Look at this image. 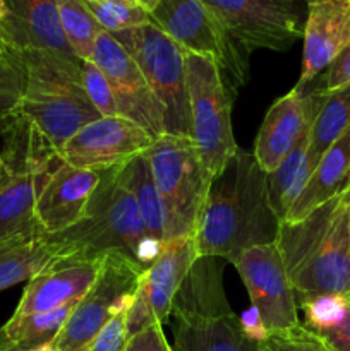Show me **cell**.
<instances>
[{"instance_id":"f546056e","label":"cell","mask_w":350,"mask_h":351,"mask_svg":"<svg viewBox=\"0 0 350 351\" xmlns=\"http://www.w3.org/2000/svg\"><path fill=\"white\" fill-rule=\"evenodd\" d=\"M347 307L349 302L345 295H321L299 305V308L304 312L302 324L314 335L336 328L345 317Z\"/></svg>"},{"instance_id":"8fae6325","label":"cell","mask_w":350,"mask_h":351,"mask_svg":"<svg viewBox=\"0 0 350 351\" xmlns=\"http://www.w3.org/2000/svg\"><path fill=\"white\" fill-rule=\"evenodd\" d=\"M143 273V267L124 254H105L98 278L88 293L74 305L51 348L88 351L106 322L132 304Z\"/></svg>"},{"instance_id":"60d3db41","label":"cell","mask_w":350,"mask_h":351,"mask_svg":"<svg viewBox=\"0 0 350 351\" xmlns=\"http://www.w3.org/2000/svg\"><path fill=\"white\" fill-rule=\"evenodd\" d=\"M3 175H5V163H3L2 156H0V182H2Z\"/></svg>"},{"instance_id":"7c38bea8","label":"cell","mask_w":350,"mask_h":351,"mask_svg":"<svg viewBox=\"0 0 350 351\" xmlns=\"http://www.w3.org/2000/svg\"><path fill=\"white\" fill-rule=\"evenodd\" d=\"M223 29L247 53L287 51L304 34L305 16L297 0H202Z\"/></svg>"},{"instance_id":"bcb514c9","label":"cell","mask_w":350,"mask_h":351,"mask_svg":"<svg viewBox=\"0 0 350 351\" xmlns=\"http://www.w3.org/2000/svg\"><path fill=\"white\" fill-rule=\"evenodd\" d=\"M0 58H2V53H0Z\"/></svg>"},{"instance_id":"603a6c76","label":"cell","mask_w":350,"mask_h":351,"mask_svg":"<svg viewBox=\"0 0 350 351\" xmlns=\"http://www.w3.org/2000/svg\"><path fill=\"white\" fill-rule=\"evenodd\" d=\"M64 247L45 233L19 237L0 243V291L33 280L57 257Z\"/></svg>"},{"instance_id":"9a60e30c","label":"cell","mask_w":350,"mask_h":351,"mask_svg":"<svg viewBox=\"0 0 350 351\" xmlns=\"http://www.w3.org/2000/svg\"><path fill=\"white\" fill-rule=\"evenodd\" d=\"M91 62L108 81L120 117L143 127L154 141L167 134L161 108L146 77L115 36L106 31L100 33Z\"/></svg>"},{"instance_id":"4dcf8cb0","label":"cell","mask_w":350,"mask_h":351,"mask_svg":"<svg viewBox=\"0 0 350 351\" xmlns=\"http://www.w3.org/2000/svg\"><path fill=\"white\" fill-rule=\"evenodd\" d=\"M26 75L21 62L9 53L0 58V127L17 113L24 95Z\"/></svg>"},{"instance_id":"44dd1931","label":"cell","mask_w":350,"mask_h":351,"mask_svg":"<svg viewBox=\"0 0 350 351\" xmlns=\"http://www.w3.org/2000/svg\"><path fill=\"white\" fill-rule=\"evenodd\" d=\"M302 71L295 89H304L329 67L350 40V0H312L304 24Z\"/></svg>"},{"instance_id":"f35d334b","label":"cell","mask_w":350,"mask_h":351,"mask_svg":"<svg viewBox=\"0 0 350 351\" xmlns=\"http://www.w3.org/2000/svg\"><path fill=\"white\" fill-rule=\"evenodd\" d=\"M136 2L139 3V5H143L144 9H146L148 12H150V10L154 7V3H156V0H136Z\"/></svg>"},{"instance_id":"f6af8a7d","label":"cell","mask_w":350,"mask_h":351,"mask_svg":"<svg viewBox=\"0 0 350 351\" xmlns=\"http://www.w3.org/2000/svg\"><path fill=\"white\" fill-rule=\"evenodd\" d=\"M304 2H307V3H311V2H312V0H304Z\"/></svg>"},{"instance_id":"8992f818","label":"cell","mask_w":350,"mask_h":351,"mask_svg":"<svg viewBox=\"0 0 350 351\" xmlns=\"http://www.w3.org/2000/svg\"><path fill=\"white\" fill-rule=\"evenodd\" d=\"M5 149L0 154L5 175L0 182V243L43 233L36 223L38 194L62 158L21 115L0 127Z\"/></svg>"},{"instance_id":"52a82bcc","label":"cell","mask_w":350,"mask_h":351,"mask_svg":"<svg viewBox=\"0 0 350 351\" xmlns=\"http://www.w3.org/2000/svg\"><path fill=\"white\" fill-rule=\"evenodd\" d=\"M165 211V243L194 237L209 178L189 136L165 134L146 151Z\"/></svg>"},{"instance_id":"83f0119b","label":"cell","mask_w":350,"mask_h":351,"mask_svg":"<svg viewBox=\"0 0 350 351\" xmlns=\"http://www.w3.org/2000/svg\"><path fill=\"white\" fill-rule=\"evenodd\" d=\"M57 7L69 47L82 62H91L95 43L103 29L82 0H57Z\"/></svg>"},{"instance_id":"5b68a950","label":"cell","mask_w":350,"mask_h":351,"mask_svg":"<svg viewBox=\"0 0 350 351\" xmlns=\"http://www.w3.org/2000/svg\"><path fill=\"white\" fill-rule=\"evenodd\" d=\"M225 261L198 257L172 305L174 351H259L223 291Z\"/></svg>"},{"instance_id":"2e32d148","label":"cell","mask_w":350,"mask_h":351,"mask_svg":"<svg viewBox=\"0 0 350 351\" xmlns=\"http://www.w3.org/2000/svg\"><path fill=\"white\" fill-rule=\"evenodd\" d=\"M153 143L143 127L126 117H100L67 141L60 158L75 168L103 171L144 154Z\"/></svg>"},{"instance_id":"6da1fadb","label":"cell","mask_w":350,"mask_h":351,"mask_svg":"<svg viewBox=\"0 0 350 351\" xmlns=\"http://www.w3.org/2000/svg\"><path fill=\"white\" fill-rule=\"evenodd\" d=\"M278 221L270 202L268 173L253 153L237 151L209 184L194 242L199 257L232 263L250 247L277 242Z\"/></svg>"},{"instance_id":"ffe728a7","label":"cell","mask_w":350,"mask_h":351,"mask_svg":"<svg viewBox=\"0 0 350 351\" xmlns=\"http://www.w3.org/2000/svg\"><path fill=\"white\" fill-rule=\"evenodd\" d=\"M102 173L62 163L50 173L38 194L34 215L41 232L60 235L78 225L86 215L89 199L100 184Z\"/></svg>"},{"instance_id":"4316f807","label":"cell","mask_w":350,"mask_h":351,"mask_svg":"<svg viewBox=\"0 0 350 351\" xmlns=\"http://www.w3.org/2000/svg\"><path fill=\"white\" fill-rule=\"evenodd\" d=\"M350 125V86L326 95L309 137V163L312 171L329 146Z\"/></svg>"},{"instance_id":"f1b7e54d","label":"cell","mask_w":350,"mask_h":351,"mask_svg":"<svg viewBox=\"0 0 350 351\" xmlns=\"http://www.w3.org/2000/svg\"><path fill=\"white\" fill-rule=\"evenodd\" d=\"M96 23L110 34L151 23L150 12L136 0H82Z\"/></svg>"},{"instance_id":"ac0fdd59","label":"cell","mask_w":350,"mask_h":351,"mask_svg":"<svg viewBox=\"0 0 350 351\" xmlns=\"http://www.w3.org/2000/svg\"><path fill=\"white\" fill-rule=\"evenodd\" d=\"M323 101L325 93L319 89L305 95L302 89L294 88L270 106L257 130L253 151L266 173L277 170L299 141L312 129Z\"/></svg>"},{"instance_id":"3957f363","label":"cell","mask_w":350,"mask_h":351,"mask_svg":"<svg viewBox=\"0 0 350 351\" xmlns=\"http://www.w3.org/2000/svg\"><path fill=\"white\" fill-rule=\"evenodd\" d=\"M120 167L100 171L102 178L81 221L60 235L50 237L67 256L102 257L119 252L148 269L163 243L150 239L136 199L119 177Z\"/></svg>"},{"instance_id":"ab89813d","label":"cell","mask_w":350,"mask_h":351,"mask_svg":"<svg viewBox=\"0 0 350 351\" xmlns=\"http://www.w3.org/2000/svg\"><path fill=\"white\" fill-rule=\"evenodd\" d=\"M7 14V5H5V0H0V23L3 21V17H5Z\"/></svg>"},{"instance_id":"b9f144b4","label":"cell","mask_w":350,"mask_h":351,"mask_svg":"<svg viewBox=\"0 0 350 351\" xmlns=\"http://www.w3.org/2000/svg\"><path fill=\"white\" fill-rule=\"evenodd\" d=\"M33 351H55V350L51 348V345H48V346H43V348H40V350H33Z\"/></svg>"},{"instance_id":"1f68e13d","label":"cell","mask_w":350,"mask_h":351,"mask_svg":"<svg viewBox=\"0 0 350 351\" xmlns=\"http://www.w3.org/2000/svg\"><path fill=\"white\" fill-rule=\"evenodd\" d=\"M79 84L84 89L89 101H91L93 105H95V108L102 113V117L119 115L115 98H113V93L112 89H110L108 81H106L103 72L100 71L93 62H82Z\"/></svg>"},{"instance_id":"d590c367","label":"cell","mask_w":350,"mask_h":351,"mask_svg":"<svg viewBox=\"0 0 350 351\" xmlns=\"http://www.w3.org/2000/svg\"><path fill=\"white\" fill-rule=\"evenodd\" d=\"M347 86H350V40L345 48L340 51L338 57L326 69L325 77H323V88L319 91L328 95V93L338 91Z\"/></svg>"},{"instance_id":"7402d4cb","label":"cell","mask_w":350,"mask_h":351,"mask_svg":"<svg viewBox=\"0 0 350 351\" xmlns=\"http://www.w3.org/2000/svg\"><path fill=\"white\" fill-rule=\"evenodd\" d=\"M350 189V125L326 149L283 223L297 221Z\"/></svg>"},{"instance_id":"7a4b0ae2","label":"cell","mask_w":350,"mask_h":351,"mask_svg":"<svg viewBox=\"0 0 350 351\" xmlns=\"http://www.w3.org/2000/svg\"><path fill=\"white\" fill-rule=\"evenodd\" d=\"M350 189L304 218L280 223L277 247L297 304L350 293Z\"/></svg>"},{"instance_id":"74e56055","label":"cell","mask_w":350,"mask_h":351,"mask_svg":"<svg viewBox=\"0 0 350 351\" xmlns=\"http://www.w3.org/2000/svg\"><path fill=\"white\" fill-rule=\"evenodd\" d=\"M240 317V324H242L244 332H246L247 338L254 343H261L264 339L270 338V332H268L266 326H264L263 319L257 314V311L254 307H249L246 312H242Z\"/></svg>"},{"instance_id":"5bb4252c","label":"cell","mask_w":350,"mask_h":351,"mask_svg":"<svg viewBox=\"0 0 350 351\" xmlns=\"http://www.w3.org/2000/svg\"><path fill=\"white\" fill-rule=\"evenodd\" d=\"M194 237L163 243L160 256L141 276L132 304L127 312V332H134L151 324H167L170 321L175 295L180 290L198 261Z\"/></svg>"},{"instance_id":"30bf717a","label":"cell","mask_w":350,"mask_h":351,"mask_svg":"<svg viewBox=\"0 0 350 351\" xmlns=\"http://www.w3.org/2000/svg\"><path fill=\"white\" fill-rule=\"evenodd\" d=\"M191 139L209 178H215L239 151L232 129V95L215 60L185 51Z\"/></svg>"},{"instance_id":"9c48e42d","label":"cell","mask_w":350,"mask_h":351,"mask_svg":"<svg viewBox=\"0 0 350 351\" xmlns=\"http://www.w3.org/2000/svg\"><path fill=\"white\" fill-rule=\"evenodd\" d=\"M146 77L163 115L165 132L191 137L185 51L153 23L112 34Z\"/></svg>"},{"instance_id":"cb8c5ba5","label":"cell","mask_w":350,"mask_h":351,"mask_svg":"<svg viewBox=\"0 0 350 351\" xmlns=\"http://www.w3.org/2000/svg\"><path fill=\"white\" fill-rule=\"evenodd\" d=\"M75 304L41 314L14 315L0 326V351H33L51 345Z\"/></svg>"},{"instance_id":"e575fe53","label":"cell","mask_w":350,"mask_h":351,"mask_svg":"<svg viewBox=\"0 0 350 351\" xmlns=\"http://www.w3.org/2000/svg\"><path fill=\"white\" fill-rule=\"evenodd\" d=\"M124 351H174L163 332L161 324H151L134 332L127 339Z\"/></svg>"},{"instance_id":"484cf974","label":"cell","mask_w":350,"mask_h":351,"mask_svg":"<svg viewBox=\"0 0 350 351\" xmlns=\"http://www.w3.org/2000/svg\"><path fill=\"white\" fill-rule=\"evenodd\" d=\"M119 177L136 199L148 237L156 240V242L165 243L163 202H161L160 192H158L156 182H154L146 154H139V156L132 158L126 165H122L119 170Z\"/></svg>"},{"instance_id":"ba28073f","label":"cell","mask_w":350,"mask_h":351,"mask_svg":"<svg viewBox=\"0 0 350 351\" xmlns=\"http://www.w3.org/2000/svg\"><path fill=\"white\" fill-rule=\"evenodd\" d=\"M150 17L184 51L213 58L232 98L247 84L249 53L226 34L202 0H156Z\"/></svg>"},{"instance_id":"ee69618b","label":"cell","mask_w":350,"mask_h":351,"mask_svg":"<svg viewBox=\"0 0 350 351\" xmlns=\"http://www.w3.org/2000/svg\"><path fill=\"white\" fill-rule=\"evenodd\" d=\"M345 298H347V302H349V304H350V293H347Z\"/></svg>"},{"instance_id":"277c9868","label":"cell","mask_w":350,"mask_h":351,"mask_svg":"<svg viewBox=\"0 0 350 351\" xmlns=\"http://www.w3.org/2000/svg\"><path fill=\"white\" fill-rule=\"evenodd\" d=\"M21 62L26 75L17 115L31 123L60 154L78 130L102 113L79 84L82 60L47 53H9Z\"/></svg>"},{"instance_id":"e0dca14e","label":"cell","mask_w":350,"mask_h":351,"mask_svg":"<svg viewBox=\"0 0 350 351\" xmlns=\"http://www.w3.org/2000/svg\"><path fill=\"white\" fill-rule=\"evenodd\" d=\"M5 5L0 53H47L81 60L64 36L57 0H5Z\"/></svg>"},{"instance_id":"d4e9b609","label":"cell","mask_w":350,"mask_h":351,"mask_svg":"<svg viewBox=\"0 0 350 351\" xmlns=\"http://www.w3.org/2000/svg\"><path fill=\"white\" fill-rule=\"evenodd\" d=\"M309 137L311 130L299 141L297 146L281 161L280 167L268 173L270 202L280 223L287 218L288 211L302 194L312 175V167L309 163Z\"/></svg>"},{"instance_id":"d6986e66","label":"cell","mask_w":350,"mask_h":351,"mask_svg":"<svg viewBox=\"0 0 350 351\" xmlns=\"http://www.w3.org/2000/svg\"><path fill=\"white\" fill-rule=\"evenodd\" d=\"M103 257L60 256L27 281L14 315L41 314L78 304L102 269Z\"/></svg>"},{"instance_id":"7bdbcfd3","label":"cell","mask_w":350,"mask_h":351,"mask_svg":"<svg viewBox=\"0 0 350 351\" xmlns=\"http://www.w3.org/2000/svg\"><path fill=\"white\" fill-rule=\"evenodd\" d=\"M349 237H350V204H349Z\"/></svg>"},{"instance_id":"836d02e7","label":"cell","mask_w":350,"mask_h":351,"mask_svg":"<svg viewBox=\"0 0 350 351\" xmlns=\"http://www.w3.org/2000/svg\"><path fill=\"white\" fill-rule=\"evenodd\" d=\"M130 305L117 312L105 328L98 332L88 351H124L126 350L129 332H127V312Z\"/></svg>"},{"instance_id":"4fadbf2b","label":"cell","mask_w":350,"mask_h":351,"mask_svg":"<svg viewBox=\"0 0 350 351\" xmlns=\"http://www.w3.org/2000/svg\"><path fill=\"white\" fill-rule=\"evenodd\" d=\"M230 264L244 281L250 307L261 315L270 336L285 335L302 324L299 321L297 297L277 243L250 247Z\"/></svg>"},{"instance_id":"8d00e7d4","label":"cell","mask_w":350,"mask_h":351,"mask_svg":"<svg viewBox=\"0 0 350 351\" xmlns=\"http://www.w3.org/2000/svg\"><path fill=\"white\" fill-rule=\"evenodd\" d=\"M316 336H319L331 351H350V304L347 307L345 317L336 328Z\"/></svg>"},{"instance_id":"d6a6232c","label":"cell","mask_w":350,"mask_h":351,"mask_svg":"<svg viewBox=\"0 0 350 351\" xmlns=\"http://www.w3.org/2000/svg\"><path fill=\"white\" fill-rule=\"evenodd\" d=\"M257 346L259 351H331L319 336L309 331L304 324L285 335H271Z\"/></svg>"}]
</instances>
